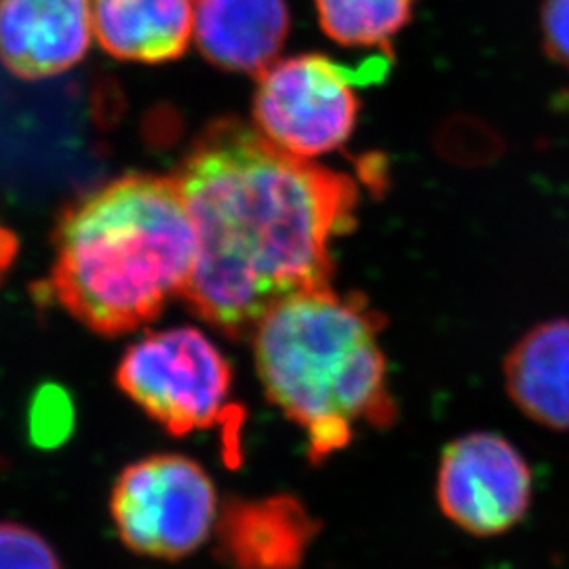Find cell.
<instances>
[{
  "label": "cell",
  "instance_id": "6da1fadb",
  "mask_svg": "<svg viewBox=\"0 0 569 569\" xmlns=\"http://www.w3.org/2000/svg\"><path fill=\"white\" fill-rule=\"evenodd\" d=\"M197 239L183 298L228 338L287 298L329 287L331 241L355 224L357 183L298 159L239 119L211 122L178 173Z\"/></svg>",
  "mask_w": 569,
  "mask_h": 569
},
{
  "label": "cell",
  "instance_id": "7a4b0ae2",
  "mask_svg": "<svg viewBox=\"0 0 569 569\" xmlns=\"http://www.w3.org/2000/svg\"><path fill=\"white\" fill-rule=\"evenodd\" d=\"M51 289L77 321L114 338L154 321L190 283L197 239L176 178L129 173L68 204Z\"/></svg>",
  "mask_w": 569,
  "mask_h": 569
},
{
  "label": "cell",
  "instance_id": "3957f363",
  "mask_svg": "<svg viewBox=\"0 0 569 569\" xmlns=\"http://www.w3.org/2000/svg\"><path fill=\"white\" fill-rule=\"evenodd\" d=\"M380 327L355 296L321 287L279 302L253 329L266 395L308 432L312 460L345 448L355 425L392 420Z\"/></svg>",
  "mask_w": 569,
  "mask_h": 569
},
{
  "label": "cell",
  "instance_id": "277c9868",
  "mask_svg": "<svg viewBox=\"0 0 569 569\" xmlns=\"http://www.w3.org/2000/svg\"><path fill=\"white\" fill-rule=\"evenodd\" d=\"M117 382L154 422L182 437L222 422L232 369L199 329L173 327L129 346Z\"/></svg>",
  "mask_w": 569,
  "mask_h": 569
},
{
  "label": "cell",
  "instance_id": "5b68a950",
  "mask_svg": "<svg viewBox=\"0 0 569 569\" xmlns=\"http://www.w3.org/2000/svg\"><path fill=\"white\" fill-rule=\"evenodd\" d=\"M110 512L124 547L143 557L182 559L216 528L218 496L201 465L161 453L122 470Z\"/></svg>",
  "mask_w": 569,
  "mask_h": 569
},
{
  "label": "cell",
  "instance_id": "8992f818",
  "mask_svg": "<svg viewBox=\"0 0 569 569\" xmlns=\"http://www.w3.org/2000/svg\"><path fill=\"white\" fill-rule=\"evenodd\" d=\"M355 70L319 53L274 61L260 74L253 119L266 140L310 159L342 148L359 117Z\"/></svg>",
  "mask_w": 569,
  "mask_h": 569
},
{
  "label": "cell",
  "instance_id": "52a82bcc",
  "mask_svg": "<svg viewBox=\"0 0 569 569\" xmlns=\"http://www.w3.org/2000/svg\"><path fill=\"white\" fill-rule=\"evenodd\" d=\"M437 496L458 528L475 536H498L528 512L531 472L507 439L472 432L443 451Z\"/></svg>",
  "mask_w": 569,
  "mask_h": 569
},
{
  "label": "cell",
  "instance_id": "ba28073f",
  "mask_svg": "<svg viewBox=\"0 0 569 569\" xmlns=\"http://www.w3.org/2000/svg\"><path fill=\"white\" fill-rule=\"evenodd\" d=\"M91 34L89 0H0V61L26 81L74 68Z\"/></svg>",
  "mask_w": 569,
  "mask_h": 569
},
{
  "label": "cell",
  "instance_id": "9c48e42d",
  "mask_svg": "<svg viewBox=\"0 0 569 569\" xmlns=\"http://www.w3.org/2000/svg\"><path fill=\"white\" fill-rule=\"evenodd\" d=\"M216 526L218 552L232 569H298L319 531L291 496L230 500Z\"/></svg>",
  "mask_w": 569,
  "mask_h": 569
},
{
  "label": "cell",
  "instance_id": "30bf717a",
  "mask_svg": "<svg viewBox=\"0 0 569 569\" xmlns=\"http://www.w3.org/2000/svg\"><path fill=\"white\" fill-rule=\"evenodd\" d=\"M289 34L284 0H194V39L213 66L260 77Z\"/></svg>",
  "mask_w": 569,
  "mask_h": 569
},
{
  "label": "cell",
  "instance_id": "8fae6325",
  "mask_svg": "<svg viewBox=\"0 0 569 569\" xmlns=\"http://www.w3.org/2000/svg\"><path fill=\"white\" fill-rule=\"evenodd\" d=\"M93 32L124 61L178 60L194 34V0H93Z\"/></svg>",
  "mask_w": 569,
  "mask_h": 569
},
{
  "label": "cell",
  "instance_id": "7c38bea8",
  "mask_svg": "<svg viewBox=\"0 0 569 569\" xmlns=\"http://www.w3.org/2000/svg\"><path fill=\"white\" fill-rule=\"evenodd\" d=\"M510 399L542 427L569 430V321L528 331L507 357Z\"/></svg>",
  "mask_w": 569,
  "mask_h": 569
},
{
  "label": "cell",
  "instance_id": "4fadbf2b",
  "mask_svg": "<svg viewBox=\"0 0 569 569\" xmlns=\"http://www.w3.org/2000/svg\"><path fill=\"white\" fill-rule=\"evenodd\" d=\"M327 37L342 47L390 51L406 28L416 0H315Z\"/></svg>",
  "mask_w": 569,
  "mask_h": 569
},
{
  "label": "cell",
  "instance_id": "5bb4252c",
  "mask_svg": "<svg viewBox=\"0 0 569 569\" xmlns=\"http://www.w3.org/2000/svg\"><path fill=\"white\" fill-rule=\"evenodd\" d=\"M0 569H61L47 540L20 523H0Z\"/></svg>",
  "mask_w": 569,
  "mask_h": 569
},
{
  "label": "cell",
  "instance_id": "9a60e30c",
  "mask_svg": "<svg viewBox=\"0 0 569 569\" xmlns=\"http://www.w3.org/2000/svg\"><path fill=\"white\" fill-rule=\"evenodd\" d=\"M542 42L552 60L569 68V0H545Z\"/></svg>",
  "mask_w": 569,
  "mask_h": 569
}]
</instances>
